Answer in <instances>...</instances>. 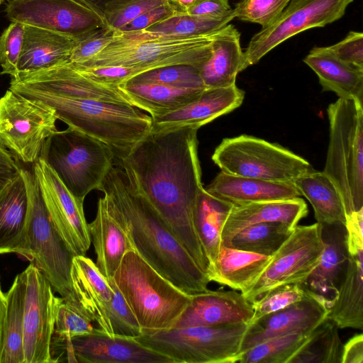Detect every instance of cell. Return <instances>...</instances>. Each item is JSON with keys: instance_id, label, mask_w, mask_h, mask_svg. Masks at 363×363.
Returning <instances> with one entry per match:
<instances>
[{"instance_id": "cell-1", "label": "cell", "mask_w": 363, "mask_h": 363, "mask_svg": "<svg viewBox=\"0 0 363 363\" xmlns=\"http://www.w3.org/2000/svg\"><path fill=\"white\" fill-rule=\"evenodd\" d=\"M197 130L185 127L150 133L117 164L206 274L209 263L194 225V207L203 187Z\"/></svg>"}, {"instance_id": "cell-2", "label": "cell", "mask_w": 363, "mask_h": 363, "mask_svg": "<svg viewBox=\"0 0 363 363\" xmlns=\"http://www.w3.org/2000/svg\"><path fill=\"white\" fill-rule=\"evenodd\" d=\"M101 191L125 220L134 250L152 267L188 294L208 290L206 274L119 165L110 169Z\"/></svg>"}, {"instance_id": "cell-3", "label": "cell", "mask_w": 363, "mask_h": 363, "mask_svg": "<svg viewBox=\"0 0 363 363\" xmlns=\"http://www.w3.org/2000/svg\"><path fill=\"white\" fill-rule=\"evenodd\" d=\"M9 89L50 106L57 119L107 145L116 160L127 156L152 130L151 116L129 104L77 99L32 89Z\"/></svg>"}, {"instance_id": "cell-4", "label": "cell", "mask_w": 363, "mask_h": 363, "mask_svg": "<svg viewBox=\"0 0 363 363\" xmlns=\"http://www.w3.org/2000/svg\"><path fill=\"white\" fill-rule=\"evenodd\" d=\"M113 279L143 333L172 328L190 295L163 277L135 250L127 252Z\"/></svg>"}, {"instance_id": "cell-5", "label": "cell", "mask_w": 363, "mask_h": 363, "mask_svg": "<svg viewBox=\"0 0 363 363\" xmlns=\"http://www.w3.org/2000/svg\"><path fill=\"white\" fill-rule=\"evenodd\" d=\"M327 112L329 145L323 172L339 191L347 217L363 208V104L339 98Z\"/></svg>"}, {"instance_id": "cell-6", "label": "cell", "mask_w": 363, "mask_h": 363, "mask_svg": "<svg viewBox=\"0 0 363 363\" xmlns=\"http://www.w3.org/2000/svg\"><path fill=\"white\" fill-rule=\"evenodd\" d=\"M40 157L82 203L91 191H101L116 160L107 145L69 127L55 131L46 140Z\"/></svg>"}, {"instance_id": "cell-7", "label": "cell", "mask_w": 363, "mask_h": 363, "mask_svg": "<svg viewBox=\"0 0 363 363\" xmlns=\"http://www.w3.org/2000/svg\"><path fill=\"white\" fill-rule=\"evenodd\" d=\"M219 30L197 36L160 37L139 40L124 39L115 34L114 40L101 52L86 62L74 65L81 67H133L146 71L179 64L201 68L211 55V45Z\"/></svg>"}, {"instance_id": "cell-8", "label": "cell", "mask_w": 363, "mask_h": 363, "mask_svg": "<svg viewBox=\"0 0 363 363\" xmlns=\"http://www.w3.org/2000/svg\"><path fill=\"white\" fill-rule=\"evenodd\" d=\"M248 325L171 328L135 338L174 363H236Z\"/></svg>"}, {"instance_id": "cell-9", "label": "cell", "mask_w": 363, "mask_h": 363, "mask_svg": "<svg viewBox=\"0 0 363 363\" xmlns=\"http://www.w3.org/2000/svg\"><path fill=\"white\" fill-rule=\"evenodd\" d=\"M211 158L223 172L274 182H293L313 169L289 150L247 135L224 138Z\"/></svg>"}, {"instance_id": "cell-10", "label": "cell", "mask_w": 363, "mask_h": 363, "mask_svg": "<svg viewBox=\"0 0 363 363\" xmlns=\"http://www.w3.org/2000/svg\"><path fill=\"white\" fill-rule=\"evenodd\" d=\"M27 194L26 228L30 261L62 297L76 298L70 277L74 254L54 228L33 171L21 168Z\"/></svg>"}, {"instance_id": "cell-11", "label": "cell", "mask_w": 363, "mask_h": 363, "mask_svg": "<svg viewBox=\"0 0 363 363\" xmlns=\"http://www.w3.org/2000/svg\"><path fill=\"white\" fill-rule=\"evenodd\" d=\"M57 120L50 106L8 89L0 98V145L18 160L34 164L57 130Z\"/></svg>"}, {"instance_id": "cell-12", "label": "cell", "mask_w": 363, "mask_h": 363, "mask_svg": "<svg viewBox=\"0 0 363 363\" xmlns=\"http://www.w3.org/2000/svg\"><path fill=\"white\" fill-rule=\"evenodd\" d=\"M353 0H291L277 19L255 34L243 52L242 70L257 64L283 42L304 30L341 18Z\"/></svg>"}, {"instance_id": "cell-13", "label": "cell", "mask_w": 363, "mask_h": 363, "mask_svg": "<svg viewBox=\"0 0 363 363\" xmlns=\"http://www.w3.org/2000/svg\"><path fill=\"white\" fill-rule=\"evenodd\" d=\"M323 249L320 227L316 222L296 225L272 255L257 281L241 293L251 303L268 291L287 284H302L318 264Z\"/></svg>"}, {"instance_id": "cell-14", "label": "cell", "mask_w": 363, "mask_h": 363, "mask_svg": "<svg viewBox=\"0 0 363 363\" xmlns=\"http://www.w3.org/2000/svg\"><path fill=\"white\" fill-rule=\"evenodd\" d=\"M5 11L11 22L41 28L76 40L108 28L104 18L82 0H10Z\"/></svg>"}, {"instance_id": "cell-15", "label": "cell", "mask_w": 363, "mask_h": 363, "mask_svg": "<svg viewBox=\"0 0 363 363\" xmlns=\"http://www.w3.org/2000/svg\"><path fill=\"white\" fill-rule=\"evenodd\" d=\"M24 272V363L54 362L52 342L57 297L54 295L50 282L33 263Z\"/></svg>"}, {"instance_id": "cell-16", "label": "cell", "mask_w": 363, "mask_h": 363, "mask_svg": "<svg viewBox=\"0 0 363 363\" xmlns=\"http://www.w3.org/2000/svg\"><path fill=\"white\" fill-rule=\"evenodd\" d=\"M33 172L54 228L74 256L86 255L91 242L84 203L71 194L41 157L33 164Z\"/></svg>"}, {"instance_id": "cell-17", "label": "cell", "mask_w": 363, "mask_h": 363, "mask_svg": "<svg viewBox=\"0 0 363 363\" xmlns=\"http://www.w3.org/2000/svg\"><path fill=\"white\" fill-rule=\"evenodd\" d=\"M329 312L323 298L306 290L301 300L249 324L239 354L277 336L294 333L310 334L328 318Z\"/></svg>"}, {"instance_id": "cell-18", "label": "cell", "mask_w": 363, "mask_h": 363, "mask_svg": "<svg viewBox=\"0 0 363 363\" xmlns=\"http://www.w3.org/2000/svg\"><path fill=\"white\" fill-rule=\"evenodd\" d=\"M69 362L174 363L169 357L140 343L135 337L99 332L77 337L62 345Z\"/></svg>"}, {"instance_id": "cell-19", "label": "cell", "mask_w": 363, "mask_h": 363, "mask_svg": "<svg viewBox=\"0 0 363 363\" xmlns=\"http://www.w3.org/2000/svg\"><path fill=\"white\" fill-rule=\"evenodd\" d=\"M88 227L95 264L107 279H112L124 255L134 248L125 220L106 194L99 199L95 218Z\"/></svg>"}, {"instance_id": "cell-20", "label": "cell", "mask_w": 363, "mask_h": 363, "mask_svg": "<svg viewBox=\"0 0 363 363\" xmlns=\"http://www.w3.org/2000/svg\"><path fill=\"white\" fill-rule=\"evenodd\" d=\"M254 315L252 305L236 291L207 290L190 295V302L172 328L245 323Z\"/></svg>"}, {"instance_id": "cell-21", "label": "cell", "mask_w": 363, "mask_h": 363, "mask_svg": "<svg viewBox=\"0 0 363 363\" xmlns=\"http://www.w3.org/2000/svg\"><path fill=\"white\" fill-rule=\"evenodd\" d=\"M319 225L323 243V252L318 265L301 285L304 289L323 298L330 308L347 270V230L345 225L341 223Z\"/></svg>"}, {"instance_id": "cell-22", "label": "cell", "mask_w": 363, "mask_h": 363, "mask_svg": "<svg viewBox=\"0 0 363 363\" xmlns=\"http://www.w3.org/2000/svg\"><path fill=\"white\" fill-rule=\"evenodd\" d=\"M245 92L235 84L207 88L196 100L174 111L153 118L151 133L185 127L199 129L238 108Z\"/></svg>"}, {"instance_id": "cell-23", "label": "cell", "mask_w": 363, "mask_h": 363, "mask_svg": "<svg viewBox=\"0 0 363 363\" xmlns=\"http://www.w3.org/2000/svg\"><path fill=\"white\" fill-rule=\"evenodd\" d=\"M70 277L73 291L84 312L104 333L115 336L109 319L114 292L107 279L85 255L73 257Z\"/></svg>"}, {"instance_id": "cell-24", "label": "cell", "mask_w": 363, "mask_h": 363, "mask_svg": "<svg viewBox=\"0 0 363 363\" xmlns=\"http://www.w3.org/2000/svg\"><path fill=\"white\" fill-rule=\"evenodd\" d=\"M308 211L306 203L299 197L233 205L222 230L221 245L227 246L236 234L257 223L277 221L295 228Z\"/></svg>"}, {"instance_id": "cell-25", "label": "cell", "mask_w": 363, "mask_h": 363, "mask_svg": "<svg viewBox=\"0 0 363 363\" xmlns=\"http://www.w3.org/2000/svg\"><path fill=\"white\" fill-rule=\"evenodd\" d=\"M205 189L233 205L286 200L301 196L293 182L236 176L222 171Z\"/></svg>"}, {"instance_id": "cell-26", "label": "cell", "mask_w": 363, "mask_h": 363, "mask_svg": "<svg viewBox=\"0 0 363 363\" xmlns=\"http://www.w3.org/2000/svg\"><path fill=\"white\" fill-rule=\"evenodd\" d=\"M26 212V189L20 172L0 189V254L16 253L30 260Z\"/></svg>"}, {"instance_id": "cell-27", "label": "cell", "mask_w": 363, "mask_h": 363, "mask_svg": "<svg viewBox=\"0 0 363 363\" xmlns=\"http://www.w3.org/2000/svg\"><path fill=\"white\" fill-rule=\"evenodd\" d=\"M347 250L346 273L328 318L339 328L362 330L363 245L347 242Z\"/></svg>"}, {"instance_id": "cell-28", "label": "cell", "mask_w": 363, "mask_h": 363, "mask_svg": "<svg viewBox=\"0 0 363 363\" xmlns=\"http://www.w3.org/2000/svg\"><path fill=\"white\" fill-rule=\"evenodd\" d=\"M78 41L51 30L24 24L18 72L35 71L68 62Z\"/></svg>"}, {"instance_id": "cell-29", "label": "cell", "mask_w": 363, "mask_h": 363, "mask_svg": "<svg viewBox=\"0 0 363 363\" xmlns=\"http://www.w3.org/2000/svg\"><path fill=\"white\" fill-rule=\"evenodd\" d=\"M303 60L318 76L323 91L363 104V68L340 60L324 47H314Z\"/></svg>"}, {"instance_id": "cell-30", "label": "cell", "mask_w": 363, "mask_h": 363, "mask_svg": "<svg viewBox=\"0 0 363 363\" xmlns=\"http://www.w3.org/2000/svg\"><path fill=\"white\" fill-rule=\"evenodd\" d=\"M272 257L221 245L206 275L210 281L242 293L257 281Z\"/></svg>"}, {"instance_id": "cell-31", "label": "cell", "mask_w": 363, "mask_h": 363, "mask_svg": "<svg viewBox=\"0 0 363 363\" xmlns=\"http://www.w3.org/2000/svg\"><path fill=\"white\" fill-rule=\"evenodd\" d=\"M242 62L240 34L229 23L218 32L211 45V55L200 69L205 86L218 88L235 84Z\"/></svg>"}, {"instance_id": "cell-32", "label": "cell", "mask_w": 363, "mask_h": 363, "mask_svg": "<svg viewBox=\"0 0 363 363\" xmlns=\"http://www.w3.org/2000/svg\"><path fill=\"white\" fill-rule=\"evenodd\" d=\"M118 86L131 105L147 112L152 118L187 105L206 89L131 82H123Z\"/></svg>"}, {"instance_id": "cell-33", "label": "cell", "mask_w": 363, "mask_h": 363, "mask_svg": "<svg viewBox=\"0 0 363 363\" xmlns=\"http://www.w3.org/2000/svg\"><path fill=\"white\" fill-rule=\"evenodd\" d=\"M233 206V203L209 194L204 187L199 193L194 211V225L209 267L218 257L222 230Z\"/></svg>"}, {"instance_id": "cell-34", "label": "cell", "mask_w": 363, "mask_h": 363, "mask_svg": "<svg viewBox=\"0 0 363 363\" xmlns=\"http://www.w3.org/2000/svg\"><path fill=\"white\" fill-rule=\"evenodd\" d=\"M301 196H304L314 210L319 224L341 223L347 215L341 196L331 179L314 169L293 181Z\"/></svg>"}, {"instance_id": "cell-35", "label": "cell", "mask_w": 363, "mask_h": 363, "mask_svg": "<svg viewBox=\"0 0 363 363\" xmlns=\"http://www.w3.org/2000/svg\"><path fill=\"white\" fill-rule=\"evenodd\" d=\"M26 273L14 279L5 294L6 301L4 342L0 363H24L23 323L26 297Z\"/></svg>"}, {"instance_id": "cell-36", "label": "cell", "mask_w": 363, "mask_h": 363, "mask_svg": "<svg viewBox=\"0 0 363 363\" xmlns=\"http://www.w3.org/2000/svg\"><path fill=\"white\" fill-rule=\"evenodd\" d=\"M338 328L327 318L309 334L288 363H341L343 344Z\"/></svg>"}, {"instance_id": "cell-37", "label": "cell", "mask_w": 363, "mask_h": 363, "mask_svg": "<svg viewBox=\"0 0 363 363\" xmlns=\"http://www.w3.org/2000/svg\"><path fill=\"white\" fill-rule=\"evenodd\" d=\"M294 229L277 221L254 224L236 234L226 247L272 256Z\"/></svg>"}, {"instance_id": "cell-38", "label": "cell", "mask_w": 363, "mask_h": 363, "mask_svg": "<svg viewBox=\"0 0 363 363\" xmlns=\"http://www.w3.org/2000/svg\"><path fill=\"white\" fill-rule=\"evenodd\" d=\"M103 332L86 315L77 298L57 297L52 339L62 346L72 339Z\"/></svg>"}, {"instance_id": "cell-39", "label": "cell", "mask_w": 363, "mask_h": 363, "mask_svg": "<svg viewBox=\"0 0 363 363\" xmlns=\"http://www.w3.org/2000/svg\"><path fill=\"white\" fill-rule=\"evenodd\" d=\"M309 334L289 333L262 341L239 354L238 363H288Z\"/></svg>"}, {"instance_id": "cell-40", "label": "cell", "mask_w": 363, "mask_h": 363, "mask_svg": "<svg viewBox=\"0 0 363 363\" xmlns=\"http://www.w3.org/2000/svg\"><path fill=\"white\" fill-rule=\"evenodd\" d=\"M200 69L184 64L164 66L141 73L127 82L157 84L184 89H207L201 78Z\"/></svg>"}, {"instance_id": "cell-41", "label": "cell", "mask_w": 363, "mask_h": 363, "mask_svg": "<svg viewBox=\"0 0 363 363\" xmlns=\"http://www.w3.org/2000/svg\"><path fill=\"white\" fill-rule=\"evenodd\" d=\"M306 294L300 284H284L268 291L252 303L254 315L250 324L301 300Z\"/></svg>"}, {"instance_id": "cell-42", "label": "cell", "mask_w": 363, "mask_h": 363, "mask_svg": "<svg viewBox=\"0 0 363 363\" xmlns=\"http://www.w3.org/2000/svg\"><path fill=\"white\" fill-rule=\"evenodd\" d=\"M291 0H240L233 9L234 18L259 24H272Z\"/></svg>"}, {"instance_id": "cell-43", "label": "cell", "mask_w": 363, "mask_h": 363, "mask_svg": "<svg viewBox=\"0 0 363 363\" xmlns=\"http://www.w3.org/2000/svg\"><path fill=\"white\" fill-rule=\"evenodd\" d=\"M113 289L109 319L115 336L137 337L143 330L133 312L112 279H107Z\"/></svg>"}, {"instance_id": "cell-44", "label": "cell", "mask_w": 363, "mask_h": 363, "mask_svg": "<svg viewBox=\"0 0 363 363\" xmlns=\"http://www.w3.org/2000/svg\"><path fill=\"white\" fill-rule=\"evenodd\" d=\"M24 35V24L11 22L0 35V66L1 74L11 77L18 73V63L21 55Z\"/></svg>"}, {"instance_id": "cell-45", "label": "cell", "mask_w": 363, "mask_h": 363, "mask_svg": "<svg viewBox=\"0 0 363 363\" xmlns=\"http://www.w3.org/2000/svg\"><path fill=\"white\" fill-rule=\"evenodd\" d=\"M168 3V0H130L104 14L107 27L118 30L141 14Z\"/></svg>"}, {"instance_id": "cell-46", "label": "cell", "mask_w": 363, "mask_h": 363, "mask_svg": "<svg viewBox=\"0 0 363 363\" xmlns=\"http://www.w3.org/2000/svg\"><path fill=\"white\" fill-rule=\"evenodd\" d=\"M114 37L115 31L108 28L97 30L88 38L77 42L68 62L73 65L86 62L111 43Z\"/></svg>"}, {"instance_id": "cell-47", "label": "cell", "mask_w": 363, "mask_h": 363, "mask_svg": "<svg viewBox=\"0 0 363 363\" xmlns=\"http://www.w3.org/2000/svg\"><path fill=\"white\" fill-rule=\"evenodd\" d=\"M324 48L340 60L363 68V33L362 32L350 31L341 41Z\"/></svg>"}, {"instance_id": "cell-48", "label": "cell", "mask_w": 363, "mask_h": 363, "mask_svg": "<svg viewBox=\"0 0 363 363\" xmlns=\"http://www.w3.org/2000/svg\"><path fill=\"white\" fill-rule=\"evenodd\" d=\"M174 15H177V12L169 3H167L141 14L116 31L127 33L143 30Z\"/></svg>"}, {"instance_id": "cell-49", "label": "cell", "mask_w": 363, "mask_h": 363, "mask_svg": "<svg viewBox=\"0 0 363 363\" xmlns=\"http://www.w3.org/2000/svg\"><path fill=\"white\" fill-rule=\"evenodd\" d=\"M232 13L228 0H201L185 14L220 18Z\"/></svg>"}, {"instance_id": "cell-50", "label": "cell", "mask_w": 363, "mask_h": 363, "mask_svg": "<svg viewBox=\"0 0 363 363\" xmlns=\"http://www.w3.org/2000/svg\"><path fill=\"white\" fill-rule=\"evenodd\" d=\"M21 170L18 159L0 145V189L19 174Z\"/></svg>"}, {"instance_id": "cell-51", "label": "cell", "mask_w": 363, "mask_h": 363, "mask_svg": "<svg viewBox=\"0 0 363 363\" xmlns=\"http://www.w3.org/2000/svg\"><path fill=\"white\" fill-rule=\"evenodd\" d=\"M341 363H363V335H355L343 345Z\"/></svg>"}, {"instance_id": "cell-52", "label": "cell", "mask_w": 363, "mask_h": 363, "mask_svg": "<svg viewBox=\"0 0 363 363\" xmlns=\"http://www.w3.org/2000/svg\"><path fill=\"white\" fill-rule=\"evenodd\" d=\"M104 18V14L130 0H82Z\"/></svg>"}, {"instance_id": "cell-53", "label": "cell", "mask_w": 363, "mask_h": 363, "mask_svg": "<svg viewBox=\"0 0 363 363\" xmlns=\"http://www.w3.org/2000/svg\"><path fill=\"white\" fill-rule=\"evenodd\" d=\"M6 294L2 291L0 284V359L4 342V324L6 318Z\"/></svg>"}, {"instance_id": "cell-54", "label": "cell", "mask_w": 363, "mask_h": 363, "mask_svg": "<svg viewBox=\"0 0 363 363\" xmlns=\"http://www.w3.org/2000/svg\"><path fill=\"white\" fill-rule=\"evenodd\" d=\"M201 0H168L177 14H185L186 11Z\"/></svg>"}, {"instance_id": "cell-55", "label": "cell", "mask_w": 363, "mask_h": 363, "mask_svg": "<svg viewBox=\"0 0 363 363\" xmlns=\"http://www.w3.org/2000/svg\"><path fill=\"white\" fill-rule=\"evenodd\" d=\"M6 0H0V4H3Z\"/></svg>"}]
</instances>
